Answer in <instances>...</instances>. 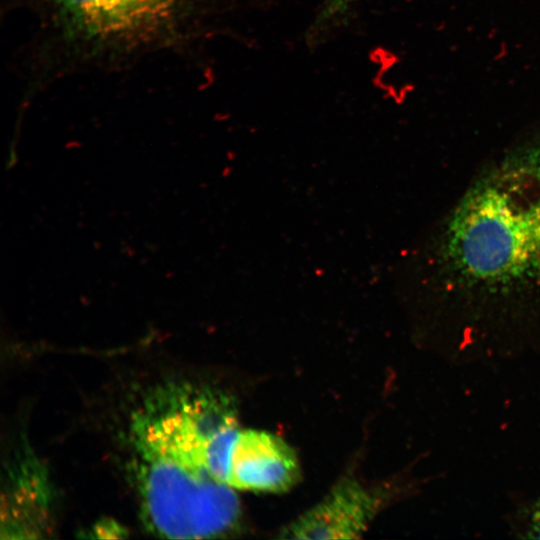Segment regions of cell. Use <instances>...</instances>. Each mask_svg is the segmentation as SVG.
Here are the masks:
<instances>
[{
	"instance_id": "7a4b0ae2",
	"label": "cell",
	"mask_w": 540,
	"mask_h": 540,
	"mask_svg": "<svg viewBox=\"0 0 540 540\" xmlns=\"http://www.w3.org/2000/svg\"><path fill=\"white\" fill-rule=\"evenodd\" d=\"M130 443L142 521L170 539L212 538L239 521L233 488L207 471L200 436L177 383L152 389L133 412Z\"/></svg>"
},
{
	"instance_id": "277c9868",
	"label": "cell",
	"mask_w": 540,
	"mask_h": 540,
	"mask_svg": "<svg viewBox=\"0 0 540 540\" xmlns=\"http://www.w3.org/2000/svg\"><path fill=\"white\" fill-rule=\"evenodd\" d=\"M83 31L102 40L141 41L165 28L184 0H56Z\"/></svg>"
},
{
	"instance_id": "6da1fadb",
	"label": "cell",
	"mask_w": 540,
	"mask_h": 540,
	"mask_svg": "<svg viewBox=\"0 0 540 540\" xmlns=\"http://www.w3.org/2000/svg\"><path fill=\"white\" fill-rule=\"evenodd\" d=\"M428 282L447 350L495 353L540 320V140L488 166L438 225Z\"/></svg>"
},
{
	"instance_id": "3957f363",
	"label": "cell",
	"mask_w": 540,
	"mask_h": 540,
	"mask_svg": "<svg viewBox=\"0 0 540 540\" xmlns=\"http://www.w3.org/2000/svg\"><path fill=\"white\" fill-rule=\"evenodd\" d=\"M396 490H373L356 479L343 478L320 502L288 525L281 537L359 538Z\"/></svg>"
},
{
	"instance_id": "8992f818",
	"label": "cell",
	"mask_w": 540,
	"mask_h": 540,
	"mask_svg": "<svg viewBox=\"0 0 540 540\" xmlns=\"http://www.w3.org/2000/svg\"><path fill=\"white\" fill-rule=\"evenodd\" d=\"M510 526L517 538L540 539V493L516 508Z\"/></svg>"
},
{
	"instance_id": "52a82bcc",
	"label": "cell",
	"mask_w": 540,
	"mask_h": 540,
	"mask_svg": "<svg viewBox=\"0 0 540 540\" xmlns=\"http://www.w3.org/2000/svg\"><path fill=\"white\" fill-rule=\"evenodd\" d=\"M357 0H324L316 24L320 28L336 24L344 19ZM319 28V29H320Z\"/></svg>"
},
{
	"instance_id": "5b68a950",
	"label": "cell",
	"mask_w": 540,
	"mask_h": 540,
	"mask_svg": "<svg viewBox=\"0 0 540 540\" xmlns=\"http://www.w3.org/2000/svg\"><path fill=\"white\" fill-rule=\"evenodd\" d=\"M294 450L266 431L240 429L233 443L227 485L234 490L282 493L299 481Z\"/></svg>"
},
{
	"instance_id": "ba28073f",
	"label": "cell",
	"mask_w": 540,
	"mask_h": 540,
	"mask_svg": "<svg viewBox=\"0 0 540 540\" xmlns=\"http://www.w3.org/2000/svg\"><path fill=\"white\" fill-rule=\"evenodd\" d=\"M91 533L94 538H119L124 537L125 531L112 520H102L93 526Z\"/></svg>"
}]
</instances>
